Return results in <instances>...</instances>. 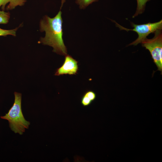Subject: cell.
I'll use <instances>...</instances> for the list:
<instances>
[{
	"label": "cell",
	"instance_id": "1",
	"mask_svg": "<svg viewBox=\"0 0 162 162\" xmlns=\"http://www.w3.org/2000/svg\"><path fill=\"white\" fill-rule=\"evenodd\" d=\"M65 1L62 0L60 10L55 17L51 18L45 15L40 21V31L45 32V35L44 38H41L38 42V43L52 47L53 52L65 56L67 55V50L62 38L63 20L61 9Z\"/></svg>",
	"mask_w": 162,
	"mask_h": 162
},
{
	"label": "cell",
	"instance_id": "2",
	"mask_svg": "<svg viewBox=\"0 0 162 162\" xmlns=\"http://www.w3.org/2000/svg\"><path fill=\"white\" fill-rule=\"evenodd\" d=\"M15 100L12 107L5 115L1 116L2 119L7 120L11 130L15 133L23 134L30 124L22 114L21 109V94L15 92Z\"/></svg>",
	"mask_w": 162,
	"mask_h": 162
},
{
	"label": "cell",
	"instance_id": "3",
	"mask_svg": "<svg viewBox=\"0 0 162 162\" xmlns=\"http://www.w3.org/2000/svg\"><path fill=\"white\" fill-rule=\"evenodd\" d=\"M154 37L148 39L147 38L141 44L142 46L150 52L154 62L158 68V70L162 71V34L161 30L154 32Z\"/></svg>",
	"mask_w": 162,
	"mask_h": 162
},
{
	"label": "cell",
	"instance_id": "4",
	"mask_svg": "<svg viewBox=\"0 0 162 162\" xmlns=\"http://www.w3.org/2000/svg\"><path fill=\"white\" fill-rule=\"evenodd\" d=\"M116 25L121 30H124L127 31H133L136 32L138 35L136 40L130 44L129 45H136L146 38L147 36L150 34L158 30H161L162 28V20L154 23H147L137 25L133 22H131L132 26L133 27L132 29L122 27L116 22Z\"/></svg>",
	"mask_w": 162,
	"mask_h": 162
},
{
	"label": "cell",
	"instance_id": "5",
	"mask_svg": "<svg viewBox=\"0 0 162 162\" xmlns=\"http://www.w3.org/2000/svg\"><path fill=\"white\" fill-rule=\"evenodd\" d=\"M78 62L71 56L66 55L62 65L56 70L55 75H76L78 70Z\"/></svg>",
	"mask_w": 162,
	"mask_h": 162
},
{
	"label": "cell",
	"instance_id": "6",
	"mask_svg": "<svg viewBox=\"0 0 162 162\" xmlns=\"http://www.w3.org/2000/svg\"><path fill=\"white\" fill-rule=\"evenodd\" d=\"M26 0H0V8L3 10L6 5L9 3L6 8L8 10H12L18 6H22L26 2Z\"/></svg>",
	"mask_w": 162,
	"mask_h": 162
},
{
	"label": "cell",
	"instance_id": "7",
	"mask_svg": "<svg viewBox=\"0 0 162 162\" xmlns=\"http://www.w3.org/2000/svg\"><path fill=\"white\" fill-rule=\"evenodd\" d=\"M137 2L136 10L133 17L142 13L144 10L146 2L150 0H136Z\"/></svg>",
	"mask_w": 162,
	"mask_h": 162
},
{
	"label": "cell",
	"instance_id": "8",
	"mask_svg": "<svg viewBox=\"0 0 162 162\" xmlns=\"http://www.w3.org/2000/svg\"><path fill=\"white\" fill-rule=\"evenodd\" d=\"M98 0H76V3L79 5L81 9H85L89 4L98 1Z\"/></svg>",
	"mask_w": 162,
	"mask_h": 162
},
{
	"label": "cell",
	"instance_id": "9",
	"mask_svg": "<svg viewBox=\"0 0 162 162\" xmlns=\"http://www.w3.org/2000/svg\"><path fill=\"white\" fill-rule=\"evenodd\" d=\"M10 18V14L3 10L0 11V24H6L9 22Z\"/></svg>",
	"mask_w": 162,
	"mask_h": 162
},
{
	"label": "cell",
	"instance_id": "10",
	"mask_svg": "<svg viewBox=\"0 0 162 162\" xmlns=\"http://www.w3.org/2000/svg\"><path fill=\"white\" fill-rule=\"evenodd\" d=\"M18 28L11 30H5L0 28V36H5L8 35L15 36Z\"/></svg>",
	"mask_w": 162,
	"mask_h": 162
},
{
	"label": "cell",
	"instance_id": "11",
	"mask_svg": "<svg viewBox=\"0 0 162 162\" xmlns=\"http://www.w3.org/2000/svg\"><path fill=\"white\" fill-rule=\"evenodd\" d=\"M92 102L85 94H83L81 99V104L84 106H88L91 104Z\"/></svg>",
	"mask_w": 162,
	"mask_h": 162
},
{
	"label": "cell",
	"instance_id": "12",
	"mask_svg": "<svg viewBox=\"0 0 162 162\" xmlns=\"http://www.w3.org/2000/svg\"><path fill=\"white\" fill-rule=\"evenodd\" d=\"M84 94L92 101L94 100L96 97V95L94 91L92 90L88 91L86 92Z\"/></svg>",
	"mask_w": 162,
	"mask_h": 162
}]
</instances>
